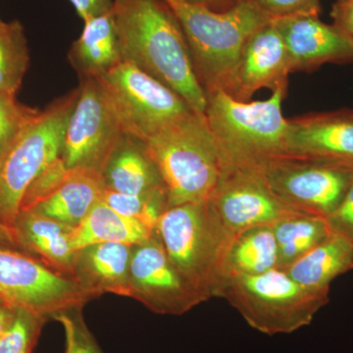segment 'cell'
<instances>
[{
	"instance_id": "36",
	"label": "cell",
	"mask_w": 353,
	"mask_h": 353,
	"mask_svg": "<svg viewBox=\"0 0 353 353\" xmlns=\"http://www.w3.org/2000/svg\"><path fill=\"white\" fill-rule=\"evenodd\" d=\"M17 311L0 301V338L13 324Z\"/></svg>"
},
{
	"instance_id": "9",
	"label": "cell",
	"mask_w": 353,
	"mask_h": 353,
	"mask_svg": "<svg viewBox=\"0 0 353 353\" xmlns=\"http://www.w3.org/2000/svg\"><path fill=\"white\" fill-rule=\"evenodd\" d=\"M252 168L288 208L325 219L339 208L353 183V167L301 158L274 157Z\"/></svg>"
},
{
	"instance_id": "39",
	"label": "cell",
	"mask_w": 353,
	"mask_h": 353,
	"mask_svg": "<svg viewBox=\"0 0 353 353\" xmlns=\"http://www.w3.org/2000/svg\"><path fill=\"white\" fill-rule=\"evenodd\" d=\"M3 21L1 20V18H0V26H1L2 24H3Z\"/></svg>"
},
{
	"instance_id": "29",
	"label": "cell",
	"mask_w": 353,
	"mask_h": 353,
	"mask_svg": "<svg viewBox=\"0 0 353 353\" xmlns=\"http://www.w3.org/2000/svg\"><path fill=\"white\" fill-rule=\"evenodd\" d=\"M39 112L21 104L16 95L0 92V154Z\"/></svg>"
},
{
	"instance_id": "15",
	"label": "cell",
	"mask_w": 353,
	"mask_h": 353,
	"mask_svg": "<svg viewBox=\"0 0 353 353\" xmlns=\"http://www.w3.org/2000/svg\"><path fill=\"white\" fill-rule=\"evenodd\" d=\"M285 157L353 167V109L288 120Z\"/></svg>"
},
{
	"instance_id": "33",
	"label": "cell",
	"mask_w": 353,
	"mask_h": 353,
	"mask_svg": "<svg viewBox=\"0 0 353 353\" xmlns=\"http://www.w3.org/2000/svg\"><path fill=\"white\" fill-rule=\"evenodd\" d=\"M326 221L332 234L353 241V183L339 208Z\"/></svg>"
},
{
	"instance_id": "25",
	"label": "cell",
	"mask_w": 353,
	"mask_h": 353,
	"mask_svg": "<svg viewBox=\"0 0 353 353\" xmlns=\"http://www.w3.org/2000/svg\"><path fill=\"white\" fill-rule=\"evenodd\" d=\"M273 228L277 241L278 268H285L320 245L332 234L326 219L296 213L279 221Z\"/></svg>"
},
{
	"instance_id": "28",
	"label": "cell",
	"mask_w": 353,
	"mask_h": 353,
	"mask_svg": "<svg viewBox=\"0 0 353 353\" xmlns=\"http://www.w3.org/2000/svg\"><path fill=\"white\" fill-rule=\"evenodd\" d=\"M46 321L43 318L18 310L13 324L0 338V353H32Z\"/></svg>"
},
{
	"instance_id": "32",
	"label": "cell",
	"mask_w": 353,
	"mask_h": 353,
	"mask_svg": "<svg viewBox=\"0 0 353 353\" xmlns=\"http://www.w3.org/2000/svg\"><path fill=\"white\" fill-rule=\"evenodd\" d=\"M250 4L271 20L296 15H317L321 11L320 0H236Z\"/></svg>"
},
{
	"instance_id": "14",
	"label": "cell",
	"mask_w": 353,
	"mask_h": 353,
	"mask_svg": "<svg viewBox=\"0 0 353 353\" xmlns=\"http://www.w3.org/2000/svg\"><path fill=\"white\" fill-rule=\"evenodd\" d=\"M289 57L282 36L273 21L250 37L222 90L234 101L248 102L261 88L272 92L288 88Z\"/></svg>"
},
{
	"instance_id": "5",
	"label": "cell",
	"mask_w": 353,
	"mask_h": 353,
	"mask_svg": "<svg viewBox=\"0 0 353 353\" xmlns=\"http://www.w3.org/2000/svg\"><path fill=\"white\" fill-rule=\"evenodd\" d=\"M288 88L263 101H234L222 88L206 92L205 116L219 150L222 166L254 167L285 157L288 120L282 103Z\"/></svg>"
},
{
	"instance_id": "24",
	"label": "cell",
	"mask_w": 353,
	"mask_h": 353,
	"mask_svg": "<svg viewBox=\"0 0 353 353\" xmlns=\"http://www.w3.org/2000/svg\"><path fill=\"white\" fill-rule=\"evenodd\" d=\"M277 241L272 226L245 230L234 240L228 259V276H254L278 268Z\"/></svg>"
},
{
	"instance_id": "18",
	"label": "cell",
	"mask_w": 353,
	"mask_h": 353,
	"mask_svg": "<svg viewBox=\"0 0 353 353\" xmlns=\"http://www.w3.org/2000/svg\"><path fill=\"white\" fill-rule=\"evenodd\" d=\"M73 229L34 209L21 211L14 227L18 245L36 253L44 264L70 278L77 254L72 245Z\"/></svg>"
},
{
	"instance_id": "23",
	"label": "cell",
	"mask_w": 353,
	"mask_h": 353,
	"mask_svg": "<svg viewBox=\"0 0 353 353\" xmlns=\"http://www.w3.org/2000/svg\"><path fill=\"white\" fill-rule=\"evenodd\" d=\"M155 232L138 221L121 215L101 199L74 227L72 245L76 252L97 243H118L134 246L150 240Z\"/></svg>"
},
{
	"instance_id": "11",
	"label": "cell",
	"mask_w": 353,
	"mask_h": 353,
	"mask_svg": "<svg viewBox=\"0 0 353 353\" xmlns=\"http://www.w3.org/2000/svg\"><path fill=\"white\" fill-rule=\"evenodd\" d=\"M126 136L117 110L101 78H81L60 158L68 169L90 167L103 172L109 158Z\"/></svg>"
},
{
	"instance_id": "1",
	"label": "cell",
	"mask_w": 353,
	"mask_h": 353,
	"mask_svg": "<svg viewBox=\"0 0 353 353\" xmlns=\"http://www.w3.org/2000/svg\"><path fill=\"white\" fill-rule=\"evenodd\" d=\"M113 15L123 61L170 88L194 112L205 114V90L182 28L163 0H113Z\"/></svg>"
},
{
	"instance_id": "20",
	"label": "cell",
	"mask_w": 353,
	"mask_h": 353,
	"mask_svg": "<svg viewBox=\"0 0 353 353\" xmlns=\"http://www.w3.org/2000/svg\"><path fill=\"white\" fill-rule=\"evenodd\" d=\"M105 190L103 172L90 167L70 169L62 185L34 209L52 219L76 227L101 201Z\"/></svg>"
},
{
	"instance_id": "31",
	"label": "cell",
	"mask_w": 353,
	"mask_h": 353,
	"mask_svg": "<svg viewBox=\"0 0 353 353\" xmlns=\"http://www.w3.org/2000/svg\"><path fill=\"white\" fill-rule=\"evenodd\" d=\"M69 172L61 158L58 157L30 185L23 199L21 211L32 210L46 201L66 180Z\"/></svg>"
},
{
	"instance_id": "34",
	"label": "cell",
	"mask_w": 353,
	"mask_h": 353,
	"mask_svg": "<svg viewBox=\"0 0 353 353\" xmlns=\"http://www.w3.org/2000/svg\"><path fill=\"white\" fill-rule=\"evenodd\" d=\"M333 25L353 46V0H336L332 7Z\"/></svg>"
},
{
	"instance_id": "35",
	"label": "cell",
	"mask_w": 353,
	"mask_h": 353,
	"mask_svg": "<svg viewBox=\"0 0 353 353\" xmlns=\"http://www.w3.org/2000/svg\"><path fill=\"white\" fill-rule=\"evenodd\" d=\"M83 22L109 13L113 9V0H70Z\"/></svg>"
},
{
	"instance_id": "2",
	"label": "cell",
	"mask_w": 353,
	"mask_h": 353,
	"mask_svg": "<svg viewBox=\"0 0 353 353\" xmlns=\"http://www.w3.org/2000/svg\"><path fill=\"white\" fill-rule=\"evenodd\" d=\"M157 232L183 278L205 301L219 297L234 238L221 224L208 201L169 208L158 221Z\"/></svg>"
},
{
	"instance_id": "8",
	"label": "cell",
	"mask_w": 353,
	"mask_h": 353,
	"mask_svg": "<svg viewBox=\"0 0 353 353\" xmlns=\"http://www.w3.org/2000/svg\"><path fill=\"white\" fill-rule=\"evenodd\" d=\"M92 299L75 280L43 261L0 246V301L11 308L48 320L82 309Z\"/></svg>"
},
{
	"instance_id": "38",
	"label": "cell",
	"mask_w": 353,
	"mask_h": 353,
	"mask_svg": "<svg viewBox=\"0 0 353 353\" xmlns=\"http://www.w3.org/2000/svg\"><path fill=\"white\" fill-rule=\"evenodd\" d=\"M0 243L11 246L19 245H18L15 230L6 226L2 223H0Z\"/></svg>"
},
{
	"instance_id": "17",
	"label": "cell",
	"mask_w": 353,
	"mask_h": 353,
	"mask_svg": "<svg viewBox=\"0 0 353 353\" xmlns=\"http://www.w3.org/2000/svg\"><path fill=\"white\" fill-rule=\"evenodd\" d=\"M132 248L105 243L77 252L72 279L92 296L103 294L130 296V264Z\"/></svg>"
},
{
	"instance_id": "12",
	"label": "cell",
	"mask_w": 353,
	"mask_h": 353,
	"mask_svg": "<svg viewBox=\"0 0 353 353\" xmlns=\"http://www.w3.org/2000/svg\"><path fill=\"white\" fill-rule=\"evenodd\" d=\"M208 201L221 224L234 239L250 228L273 226L299 213L278 199L261 174L252 167L222 166L219 180Z\"/></svg>"
},
{
	"instance_id": "40",
	"label": "cell",
	"mask_w": 353,
	"mask_h": 353,
	"mask_svg": "<svg viewBox=\"0 0 353 353\" xmlns=\"http://www.w3.org/2000/svg\"><path fill=\"white\" fill-rule=\"evenodd\" d=\"M352 269H353V259H352Z\"/></svg>"
},
{
	"instance_id": "10",
	"label": "cell",
	"mask_w": 353,
	"mask_h": 353,
	"mask_svg": "<svg viewBox=\"0 0 353 353\" xmlns=\"http://www.w3.org/2000/svg\"><path fill=\"white\" fill-rule=\"evenodd\" d=\"M97 77L108 90L126 134L141 141L192 112L180 95L132 62L122 61Z\"/></svg>"
},
{
	"instance_id": "19",
	"label": "cell",
	"mask_w": 353,
	"mask_h": 353,
	"mask_svg": "<svg viewBox=\"0 0 353 353\" xmlns=\"http://www.w3.org/2000/svg\"><path fill=\"white\" fill-rule=\"evenodd\" d=\"M103 176L106 189L119 194L139 196L166 189L145 143L129 134L111 154Z\"/></svg>"
},
{
	"instance_id": "3",
	"label": "cell",
	"mask_w": 353,
	"mask_h": 353,
	"mask_svg": "<svg viewBox=\"0 0 353 353\" xmlns=\"http://www.w3.org/2000/svg\"><path fill=\"white\" fill-rule=\"evenodd\" d=\"M143 143L166 188L169 208L208 201L222 160L205 114L192 111Z\"/></svg>"
},
{
	"instance_id": "26",
	"label": "cell",
	"mask_w": 353,
	"mask_h": 353,
	"mask_svg": "<svg viewBox=\"0 0 353 353\" xmlns=\"http://www.w3.org/2000/svg\"><path fill=\"white\" fill-rule=\"evenodd\" d=\"M30 55L24 28L19 21L0 26V92L17 94L28 66Z\"/></svg>"
},
{
	"instance_id": "4",
	"label": "cell",
	"mask_w": 353,
	"mask_h": 353,
	"mask_svg": "<svg viewBox=\"0 0 353 353\" xmlns=\"http://www.w3.org/2000/svg\"><path fill=\"white\" fill-rule=\"evenodd\" d=\"M163 1L182 28L194 73L205 92L224 87L246 39L272 21L245 2L217 12L187 0Z\"/></svg>"
},
{
	"instance_id": "7",
	"label": "cell",
	"mask_w": 353,
	"mask_h": 353,
	"mask_svg": "<svg viewBox=\"0 0 353 353\" xmlns=\"http://www.w3.org/2000/svg\"><path fill=\"white\" fill-rule=\"evenodd\" d=\"M253 329L274 336L308 326L329 296L315 294L294 282L282 269L254 276H228L220 296Z\"/></svg>"
},
{
	"instance_id": "6",
	"label": "cell",
	"mask_w": 353,
	"mask_h": 353,
	"mask_svg": "<svg viewBox=\"0 0 353 353\" xmlns=\"http://www.w3.org/2000/svg\"><path fill=\"white\" fill-rule=\"evenodd\" d=\"M79 88L34 116L0 154V223L14 230L32 182L60 157Z\"/></svg>"
},
{
	"instance_id": "30",
	"label": "cell",
	"mask_w": 353,
	"mask_h": 353,
	"mask_svg": "<svg viewBox=\"0 0 353 353\" xmlns=\"http://www.w3.org/2000/svg\"><path fill=\"white\" fill-rule=\"evenodd\" d=\"M53 319L63 327L65 353H103L83 320L82 309L60 313Z\"/></svg>"
},
{
	"instance_id": "21",
	"label": "cell",
	"mask_w": 353,
	"mask_h": 353,
	"mask_svg": "<svg viewBox=\"0 0 353 353\" xmlns=\"http://www.w3.org/2000/svg\"><path fill=\"white\" fill-rule=\"evenodd\" d=\"M352 259L353 241L332 234L284 271L304 289L329 296L332 282L352 269Z\"/></svg>"
},
{
	"instance_id": "27",
	"label": "cell",
	"mask_w": 353,
	"mask_h": 353,
	"mask_svg": "<svg viewBox=\"0 0 353 353\" xmlns=\"http://www.w3.org/2000/svg\"><path fill=\"white\" fill-rule=\"evenodd\" d=\"M102 199L121 215L138 221L152 231H157L158 221L169 208L166 189L139 196L119 194L106 189Z\"/></svg>"
},
{
	"instance_id": "16",
	"label": "cell",
	"mask_w": 353,
	"mask_h": 353,
	"mask_svg": "<svg viewBox=\"0 0 353 353\" xmlns=\"http://www.w3.org/2000/svg\"><path fill=\"white\" fill-rule=\"evenodd\" d=\"M282 36L290 72H311L327 63H353V46L333 24L317 15L272 20Z\"/></svg>"
},
{
	"instance_id": "37",
	"label": "cell",
	"mask_w": 353,
	"mask_h": 353,
	"mask_svg": "<svg viewBox=\"0 0 353 353\" xmlns=\"http://www.w3.org/2000/svg\"><path fill=\"white\" fill-rule=\"evenodd\" d=\"M190 3L208 7L217 12L229 10L236 3V0H187Z\"/></svg>"
},
{
	"instance_id": "13",
	"label": "cell",
	"mask_w": 353,
	"mask_h": 353,
	"mask_svg": "<svg viewBox=\"0 0 353 353\" xmlns=\"http://www.w3.org/2000/svg\"><path fill=\"white\" fill-rule=\"evenodd\" d=\"M129 297L160 315H183L205 301L172 263L157 232L132 248Z\"/></svg>"
},
{
	"instance_id": "22",
	"label": "cell",
	"mask_w": 353,
	"mask_h": 353,
	"mask_svg": "<svg viewBox=\"0 0 353 353\" xmlns=\"http://www.w3.org/2000/svg\"><path fill=\"white\" fill-rule=\"evenodd\" d=\"M69 59L81 78L103 75L123 61L113 9L85 21L80 38L72 46Z\"/></svg>"
}]
</instances>
